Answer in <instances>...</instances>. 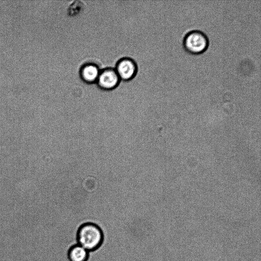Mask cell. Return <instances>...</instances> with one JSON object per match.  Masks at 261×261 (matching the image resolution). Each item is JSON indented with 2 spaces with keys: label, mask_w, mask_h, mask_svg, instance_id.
<instances>
[{
  "label": "cell",
  "mask_w": 261,
  "mask_h": 261,
  "mask_svg": "<svg viewBox=\"0 0 261 261\" xmlns=\"http://www.w3.org/2000/svg\"><path fill=\"white\" fill-rule=\"evenodd\" d=\"M103 239L101 228L93 222H88L82 224L77 230V244L89 252L98 249L102 245Z\"/></svg>",
  "instance_id": "cell-1"
},
{
  "label": "cell",
  "mask_w": 261,
  "mask_h": 261,
  "mask_svg": "<svg viewBox=\"0 0 261 261\" xmlns=\"http://www.w3.org/2000/svg\"><path fill=\"white\" fill-rule=\"evenodd\" d=\"M209 39L205 33L198 30H191L185 35L182 40L184 49L192 55H199L206 50Z\"/></svg>",
  "instance_id": "cell-2"
},
{
  "label": "cell",
  "mask_w": 261,
  "mask_h": 261,
  "mask_svg": "<svg viewBox=\"0 0 261 261\" xmlns=\"http://www.w3.org/2000/svg\"><path fill=\"white\" fill-rule=\"evenodd\" d=\"M119 79L116 70L109 68L99 73L97 81L102 88L111 89L118 85Z\"/></svg>",
  "instance_id": "cell-3"
},
{
  "label": "cell",
  "mask_w": 261,
  "mask_h": 261,
  "mask_svg": "<svg viewBox=\"0 0 261 261\" xmlns=\"http://www.w3.org/2000/svg\"><path fill=\"white\" fill-rule=\"evenodd\" d=\"M116 71L119 78L124 80L132 79L137 72V66L134 61L125 58L119 61Z\"/></svg>",
  "instance_id": "cell-4"
},
{
  "label": "cell",
  "mask_w": 261,
  "mask_h": 261,
  "mask_svg": "<svg viewBox=\"0 0 261 261\" xmlns=\"http://www.w3.org/2000/svg\"><path fill=\"white\" fill-rule=\"evenodd\" d=\"M89 252L82 246L76 244L69 248L67 256L69 261H87L89 256Z\"/></svg>",
  "instance_id": "cell-5"
},
{
  "label": "cell",
  "mask_w": 261,
  "mask_h": 261,
  "mask_svg": "<svg viewBox=\"0 0 261 261\" xmlns=\"http://www.w3.org/2000/svg\"><path fill=\"white\" fill-rule=\"evenodd\" d=\"M98 67L93 64H87L81 69V76L86 82L91 83L97 81L99 74Z\"/></svg>",
  "instance_id": "cell-6"
},
{
  "label": "cell",
  "mask_w": 261,
  "mask_h": 261,
  "mask_svg": "<svg viewBox=\"0 0 261 261\" xmlns=\"http://www.w3.org/2000/svg\"><path fill=\"white\" fill-rule=\"evenodd\" d=\"M84 9V5L82 2L77 1L73 2L68 8V14L71 16L79 14Z\"/></svg>",
  "instance_id": "cell-7"
}]
</instances>
